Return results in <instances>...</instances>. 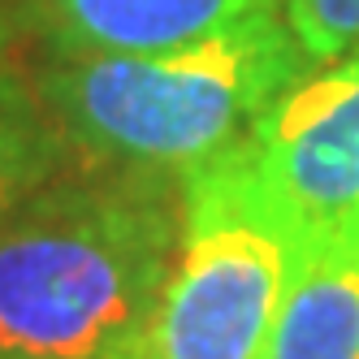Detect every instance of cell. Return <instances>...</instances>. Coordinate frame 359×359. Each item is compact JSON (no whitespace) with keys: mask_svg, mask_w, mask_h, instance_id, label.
I'll list each match as a JSON object with an SVG mask.
<instances>
[{"mask_svg":"<svg viewBox=\"0 0 359 359\" xmlns=\"http://www.w3.org/2000/svg\"><path fill=\"white\" fill-rule=\"evenodd\" d=\"M69 161V139L39 91V69L22 61L13 18L0 9V225L39 195Z\"/></svg>","mask_w":359,"mask_h":359,"instance_id":"obj_7","label":"cell"},{"mask_svg":"<svg viewBox=\"0 0 359 359\" xmlns=\"http://www.w3.org/2000/svg\"><path fill=\"white\" fill-rule=\"evenodd\" d=\"M177 234V177H53L0 225V359H151Z\"/></svg>","mask_w":359,"mask_h":359,"instance_id":"obj_1","label":"cell"},{"mask_svg":"<svg viewBox=\"0 0 359 359\" xmlns=\"http://www.w3.org/2000/svg\"><path fill=\"white\" fill-rule=\"evenodd\" d=\"M307 229L251 161V139L182 177V234L151 359H269Z\"/></svg>","mask_w":359,"mask_h":359,"instance_id":"obj_3","label":"cell"},{"mask_svg":"<svg viewBox=\"0 0 359 359\" xmlns=\"http://www.w3.org/2000/svg\"><path fill=\"white\" fill-rule=\"evenodd\" d=\"M264 9H281V0H27L53 57L161 53L208 39Z\"/></svg>","mask_w":359,"mask_h":359,"instance_id":"obj_5","label":"cell"},{"mask_svg":"<svg viewBox=\"0 0 359 359\" xmlns=\"http://www.w3.org/2000/svg\"><path fill=\"white\" fill-rule=\"evenodd\" d=\"M312 69L281 9L161 53L53 57L39 91L74 151L100 169L182 177L243 147L269 104Z\"/></svg>","mask_w":359,"mask_h":359,"instance_id":"obj_2","label":"cell"},{"mask_svg":"<svg viewBox=\"0 0 359 359\" xmlns=\"http://www.w3.org/2000/svg\"><path fill=\"white\" fill-rule=\"evenodd\" d=\"M269 359H359V212L307 234Z\"/></svg>","mask_w":359,"mask_h":359,"instance_id":"obj_6","label":"cell"},{"mask_svg":"<svg viewBox=\"0 0 359 359\" xmlns=\"http://www.w3.org/2000/svg\"><path fill=\"white\" fill-rule=\"evenodd\" d=\"M251 161L307 234L359 212V48L312 65L273 100Z\"/></svg>","mask_w":359,"mask_h":359,"instance_id":"obj_4","label":"cell"},{"mask_svg":"<svg viewBox=\"0 0 359 359\" xmlns=\"http://www.w3.org/2000/svg\"><path fill=\"white\" fill-rule=\"evenodd\" d=\"M281 18L312 65L359 48V0H281Z\"/></svg>","mask_w":359,"mask_h":359,"instance_id":"obj_8","label":"cell"}]
</instances>
